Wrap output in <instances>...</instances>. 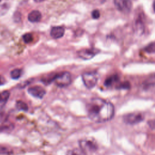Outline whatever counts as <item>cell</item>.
<instances>
[{
    "instance_id": "1",
    "label": "cell",
    "mask_w": 155,
    "mask_h": 155,
    "mask_svg": "<svg viewBox=\"0 0 155 155\" xmlns=\"http://www.w3.org/2000/svg\"><path fill=\"white\" fill-rule=\"evenodd\" d=\"M86 110L90 120L97 123L107 122L114 114V105L111 102L99 97L90 99L86 105Z\"/></svg>"
},
{
    "instance_id": "2",
    "label": "cell",
    "mask_w": 155,
    "mask_h": 155,
    "mask_svg": "<svg viewBox=\"0 0 155 155\" xmlns=\"http://www.w3.org/2000/svg\"><path fill=\"white\" fill-rule=\"evenodd\" d=\"M42 81L45 84H50L53 82L59 87H65L71 84V76L69 72L64 71L54 74L53 76L42 79Z\"/></svg>"
},
{
    "instance_id": "3",
    "label": "cell",
    "mask_w": 155,
    "mask_h": 155,
    "mask_svg": "<svg viewBox=\"0 0 155 155\" xmlns=\"http://www.w3.org/2000/svg\"><path fill=\"white\" fill-rule=\"evenodd\" d=\"M79 145L80 148L87 153H93L97 151L98 148V145L93 138L87 137L79 140Z\"/></svg>"
},
{
    "instance_id": "4",
    "label": "cell",
    "mask_w": 155,
    "mask_h": 155,
    "mask_svg": "<svg viewBox=\"0 0 155 155\" xmlns=\"http://www.w3.org/2000/svg\"><path fill=\"white\" fill-rule=\"evenodd\" d=\"M82 79L85 86L91 89L95 87L97 82V74L95 71L86 72L82 75Z\"/></svg>"
},
{
    "instance_id": "5",
    "label": "cell",
    "mask_w": 155,
    "mask_h": 155,
    "mask_svg": "<svg viewBox=\"0 0 155 155\" xmlns=\"http://www.w3.org/2000/svg\"><path fill=\"white\" fill-rule=\"evenodd\" d=\"M144 119V116L141 113H130L123 116V120L128 125H135L142 122Z\"/></svg>"
},
{
    "instance_id": "6",
    "label": "cell",
    "mask_w": 155,
    "mask_h": 155,
    "mask_svg": "<svg viewBox=\"0 0 155 155\" xmlns=\"http://www.w3.org/2000/svg\"><path fill=\"white\" fill-rule=\"evenodd\" d=\"M114 4L116 8L123 13H128L132 8L131 0H114Z\"/></svg>"
},
{
    "instance_id": "7",
    "label": "cell",
    "mask_w": 155,
    "mask_h": 155,
    "mask_svg": "<svg viewBox=\"0 0 155 155\" xmlns=\"http://www.w3.org/2000/svg\"><path fill=\"white\" fill-rule=\"evenodd\" d=\"M99 52V50L96 48H86L81 50L78 51V55L80 58L84 60H89L93 58Z\"/></svg>"
},
{
    "instance_id": "8",
    "label": "cell",
    "mask_w": 155,
    "mask_h": 155,
    "mask_svg": "<svg viewBox=\"0 0 155 155\" xmlns=\"http://www.w3.org/2000/svg\"><path fill=\"white\" fill-rule=\"evenodd\" d=\"M28 92L32 96L39 99H42L46 93L45 89L40 86L31 87L28 89Z\"/></svg>"
},
{
    "instance_id": "9",
    "label": "cell",
    "mask_w": 155,
    "mask_h": 155,
    "mask_svg": "<svg viewBox=\"0 0 155 155\" xmlns=\"http://www.w3.org/2000/svg\"><path fill=\"white\" fill-rule=\"evenodd\" d=\"M65 32V29L63 27L61 26H56L53 27L51 29L50 31V35L54 39H58L62 38Z\"/></svg>"
},
{
    "instance_id": "10",
    "label": "cell",
    "mask_w": 155,
    "mask_h": 155,
    "mask_svg": "<svg viewBox=\"0 0 155 155\" xmlns=\"http://www.w3.org/2000/svg\"><path fill=\"white\" fill-rule=\"evenodd\" d=\"M42 18V15L38 10H33L28 15V19L31 22H38L40 21Z\"/></svg>"
},
{
    "instance_id": "11",
    "label": "cell",
    "mask_w": 155,
    "mask_h": 155,
    "mask_svg": "<svg viewBox=\"0 0 155 155\" xmlns=\"http://www.w3.org/2000/svg\"><path fill=\"white\" fill-rule=\"evenodd\" d=\"M9 7L8 0H0V17L4 16L7 12Z\"/></svg>"
},
{
    "instance_id": "12",
    "label": "cell",
    "mask_w": 155,
    "mask_h": 155,
    "mask_svg": "<svg viewBox=\"0 0 155 155\" xmlns=\"http://www.w3.org/2000/svg\"><path fill=\"white\" fill-rule=\"evenodd\" d=\"M119 80V78L117 74L112 75L107 78L104 82V85L107 87H111L114 84L117 82Z\"/></svg>"
},
{
    "instance_id": "13",
    "label": "cell",
    "mask_w": 155,
    "mask_h": 155,
    "mask_svg": "<svg viewBox=\"0 0 155 155\" xmlns=\"http://www.w3.org/2000/svg\"><path fill=\"white\" fill-rule=\"evenodd\" d=\"M66 155H87V153L82 151L80 148H75L68 150L67 152Z\"/></svg>"
},
{
    "instance_id": "14",
    "label": "cell",
    "mask_w": 155,
    "mask_h": 155,
    "mask_svg": "<svg viewBox=\"0 0 155 155\" xmlns=\"http://www.w3.org/2000/svg\"><path fill=\"white\" fill-rule=\"evenodd\" d=\"M16 107L19 110H22L24 111H27L28 110L27 105L23 101H18L16 103Z\"/></svg>"
},
{
    "instance_id": "15",
    "label": "cell",
    "mask_w": 155,
    "mask_h": 155,
    "mask_svg": "<svg viewBox=\"0 0 155 155\" xmlns=\"http://www.w3.org/2000/svg\"><path fill=\"white\" fill-rule=\"evenodd\" d=\"M10 96V93L8 91H4L0 93V103H5Z\"/></svg>"
},
{
    "instance_id": "16",
    "label": "cell",
    "mask_w": 155,
    "mask_h": 155,
    "mask_svg": "<svg viewBox=\"0 0 155 155\" xmlns=\"http://www.w3.org/2000/svg\"><path fill=\"white\" fill-rule=\"evenodd\" d=\"M22 71L20 69H15L12 70L10 73V75L12 79H19L21 76Z\"/></svg>"
},
{
    "instance_id": "17",
    "label": "cell",
    "mask_w": 155,
    "mask_h": 155,
    "mask_svg": "<svg viewBox=\"0 0 155 155\" xmlns=\"http://www.w3.org/2000/svg\"><path fill=\"white\" fill-rule=\"evenodd\" d=\"M22 39L25 43H30L33 41V36L31 33H25L23 35Z\"/></svg>"
},
{
    "instance_id": "18",
    "label": "cell",
    "mask_w": 155,
    "mask_h": 155,
    "mask_svg": "<svg viewBox=\"0 0 155 155\" xmlns=\"http://www.w3.org/2000/svg\"><path fill=\"white\" fill-rule=\"evenodd\" d=\"M118 89H129L130 88V85L128 82H124L116 87Z\"/></svg>"
},
{
    "instance_id": "19",
    "label": "cell",
    "mask_w": 155,
    "mask_h": 155,
    "mask_svg": "<svg viewBox=\"0 0 155 155\" xmlns=\"http://www.w3.org/2000/svg\"><path fill=\"white\" fill-rule=\"evenodd\" d=\"M145 50L150 53H154V43L152 42L151 44H150V45H148L145 48Z\"/></svg>"
},
{
    "instance_id": "20",
    "label": "cell",
    "mask_w": 155,
    "mask_h": 155,
    "mask_svg": "<svg viewBox=\"0 0 155 155\" xmlns=\"http://www.w3.org/2000/svg\"><path fill=\"white\" fill-rule=\"evenodd\" d=\"M11 151L6 147L3 146H0V154H8Z\"/></svg>"
},
{
    "instance_id": "21",
    "label": "cell",
    "mask_w": 155,
    "mask_h": 155,
    "mask_svg": "<svg viewBox=\"0 0 155 155\" xmlns=\"http://www.w3.org/2000/svg\"><path fill=\"white\" fill-rule=\"evenodd\" d=\"M91 16L93 19H98L100 17V12L98 10H94L91 12Z\"/></svg>"
},
{
    "instance_id": "22",
    "label": "cell",
    "mask_w": 155,
    "mask_h": 155,
    "mask_svg": "<svg viewBox=\"0 0 155 155\" xmlns=\"http://www.w3.org/2000/svg\"><path fill=\"white\" fill-rule=\"evenodd\" d=\"M7 119V116L4 113H0V122H5Z\"/></svg>"
},
{
    "instance_id": "23",
    "label": "cell",
    "mask_w": 155,
    "mask_h": 155,
    "mask_svg": "<svg viewBox=\"0 0 155 155\" xmlns=\"http://www.w3.org/2000/svg\"><path fill=\"white\" fill-rule=\"evenodd\" d=\"M5 82V78L2 76H0V85H4Z\"/></svg>"
},
{
    "instance_id": "24",
    "label": "cell",
    "mask_w": 155,
    "mask_h": 155,
    "mask_svg": "<svg viewBox=\"0 0 155 155\" xmlns=\"http://www.w3.org/2000/svg\"><path fill=\"white\" fill-rule=\"evenodd\" d=\"M35 2H42V1H44V0H34Z\"/></svg>"
}]
</instances>
